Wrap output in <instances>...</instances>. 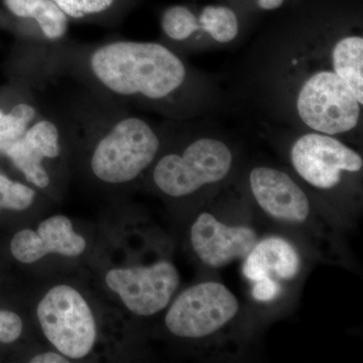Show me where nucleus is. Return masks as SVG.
Wrapping results in <instances>:
<instances>
[{"instance_id":"nucleus-1","label":"nucleus","mask_w":363,"mask_h":363,"mask_svg":"<svg viewBox=\"0 0 363 363\" xmlns=\"http://www.w3.org/2000/svg\"><path fill=\"white\" fill-rule=\"evenodd\" d=\"M91 67L96 77L121 95L140 93L157 99L180 87L185 67L173 52L154 43L118 42L93 54Z\"/></svg>"},{"instance_id":"nucleus-2","label":"nucleus","mask_w":363,"mask_h":363,"mask_svg":"<svg viewBox=\"0 0 363 363\" xmlns=\"http://www.w3.org/2000/svg\"><path fill=\"white\" fill-rule=\"evenodd\" d=\"M233 166L231 150L221 140L201 138L183 155L164 156L157 162L154 181L164 194L186 197L225 179Z\"/></svg>"},{"instance_id":"nucleus-3","label":"nucleus","mask_w":363,"mask_h":363,"mask_svg":"<svg viewBox=\"0 0 363 363\" xmlns=\"http://www.w3.org/2000/svg\"><path fill=\"white\" fill-rule=\"evenodd\" d=\"M240 311V301L225 285L206 281L180 294L169 307L164 323L177 337L203 339L223 330Z\"/></svg>"},{"instance_id":"nucleus-4","label":"nucleus","mask_w":363,"mask_h":363,"mask_svg":"<svg viewBox=\"0 0 363 363\" xmlns=\"http://www.w3.org/2000/svg\"><path fill=\"white\" fill-rule=\"evenodd\" d=\"M37 314L45 337L66 357L79 359L92 350L96 324L89 306L75 289L54 286L40 301Z\"/></svg>"},{"instance_id":"nucleus-5","label":"nucleus","mask_w":363,"mask_h":363,"mask_svg":"<svg viewBox=\"0 0 363 363\" xmlns=\"http://www.w3.org/2000/svg\"><path fill=\"white\" fill-rule=\"evenodd\" d=\"M159 147V138L149 124L142 119H124L98 143L91 168L106 183H126L150 166Z\"/></svg>"},{"instance_id":"nucleus-6","label":"nucleus","mask_w":363,"mask_h":363,"mask_svg":"<svg viewBox=\"0 0 363 363\" xmlns=\"http://www.w3.org/2000/svg\"><path fill=\"white\" fill-rule=\"evenodd\" d=\"M298 112L312 130L334 135L357 125L359 102L348 85L332 72L312 76L301 90Z\"/></svg>"},{"instance_id":"nucleus-7","label":"nucleus","mask_w":363,"mask_h":363,"mask_svg":"<svg viewBox=\"0 0 363 363\" xmlns=\"http://www.w3.org/2000/svg\"><path fill=\"white\" fill-rule=\"evenodd\" d=\"M106 284L131 313L150 317L169 304L180 285V274L172 262L162 260L152 266L111 269Z\"/></svg>"},{"instance_id":"nucleus-8","label":"nucleus","mask_w":363,"mask_h":363,"mask_svg":"<svg viewBox=\"0 0 363 363\" xmlns=\"http://www.w3.org/2000/svg\"><path fill=\"white\" fill-rule=\"evenodd\" d=\"M250 192L271 220L305 230L316 224V210L304 190L285 172L257 167L250 172Z\"/></svg>"},{"instance_id":"nucleus-9","label":"nucleus","mask_w":363,"mask_h":363,"mask_svg":"<svg viewBox=\"0 0 363 363\" xmlns=\"http://www.w3.org/2000/svg\"><path fill=\"white\" fill-rule=\"evenodd\" d=\"M291 160L298 176L319 190L337 187L344 172L357 173L363 167L358 152L340 140L320 133L298 138L291 150Z\"/></svg>"},{"instance_id":"nucleus-10","label":"nucleus","mask_w":363,"mask_h":363,"mask_svg":"<svg viewBox=\"0 0 363 363\" xmlns=\"http://www.w3.org/2000/svg\"><path fill=\"white\" fill-rule=\"evenodd\" d=\"M190 240L202 264L220 269L235 260L245 259L259 240L252 227L226 224L211 212L204 211L191 226Z\"/></svg>"},{"instance_id":"nucleus-11","label":"nucleus","mask_w":363,"mask_h":363,"mask_svg":"<svg viewBox=\"0 0 363 363\" xmlns=\"http://www.w3.org/2000/svg\"><path fill=\"white\" fill-rule=\"evenodd\" d=\"M85 248L84 238L74 231L70 219L64 215L40 222L37 231L23 229L13 236L11 243L13 257L23 264H33L49 253L78 257Z\"/></svg>"},{"instance_id":"nucleus-12","label":"nucleus","mask_w":363,"mask_h":363,"mask_svg":"<svg viewBox=\"0 0 363 363\" xmlns=\"http://www.w3.org/2000/svg\"><path fill=\"white\" fill-rule=\"evenodd\" d=\"M301 269L300 255L295 247L279 236L259 240L243 264V274L253 284L291 281Z\"/></svg>"},{"instance_id":"nucleus-13","label":"nucleus","mask_w":363,"mask_h":363,"mask_svg":"<svg viewBox=\"0 0 363 363\" xmlns=\"http://www.w3.org/2000/svg\"><path fill=\"white\" fill-rule=\"evenodd\" d=\"M60 155L59 133L54 123L40 121L26 130L25 135L6 152L26 180L37 187L47 188L50 178L43 168L45 157L55 159Z\"/></svg>"},{"instance_id":"nucleus-14","label":"nucleus","mask_w":363,"mask_h":363,"mask_svg":"<svg viewBox=\"0 0 363 363\" xmlns=\"http://www.w3.org/2000/svg\"><path fill=\"white\" fill-rule=\"evenodd\" d=\"M14 16L35 18L50 40L61 39L68 28V16L52 0H4Z\"/></svg>"},{"instance_id":"nucleus-15","label":"nucleus","mask_w":363,"mask_h":363,"mask_svg":"<svg viewBox=\"0 0 363 363\" xmlns=\"http://www.w3.org/2000/svg\"><path fill=\"white\" fill-rule=\"evenodd\" d=\"M333 65L336 75L342 79L363 104V39L348 37L341 40L334 48Z\"/></svg>"},{"instance_id":"nucleus-16","label":"nucleus","mask_w":363,"mask_h":363,"mask_svg":"<svg viewBox=\"0 0 363 363\" xmlns=\"http://www.w3.org/2000/svg\"><path fill=\"white\" fill-rule=\"evenodd\" d=\"M35 111L28 104H18L9 112L0 111V152L6 155L9 149L23 138L28 124L35 118Z\"/></svg>"},{"instance_id":"nucleus-17","label":"nucleus","mask_w":363,"mask_h":363,"mask_svg":"<svg viewBox=\"0 0 363 363\" xmlns=\"http://www.w3.org/2000/svg\"><path fill=\"white\" fill-rule=\"evenodd\" d=\"M199 21L204 30L217 42L228 43L238 35V18L228 7L206 6L203 9Z\"/></svg>"},{"instance_id":"nucleus-18","label":"nucleus","mask_w":363,"mask_h":363,"mask_svg":"<svg viewBox=\"0 0 363 363\" xmlns=\"http://www.w3.org/2000/svg\"><path fill=\"white\" fill-rule=\"evenodd\" d=\"M162 26L171 39L183 40L199 28L197 18L187 7H169L162 16Z\"/></svg>"},{"instance_id":"nucleus-19","label":"nucleus","mask_w":363,"mask_h":363,"mask_svg":"<svg viewBox=\"0 0 363 363\" xmlns=\"http://www.w3.org/2000/svg\"><path fill=\"white\" fill-rule=\"evenodd\" d=\"M35 196L33 189L0 174V210H25L32 205Z\"/></svg>"},{"instance_id":"nucleus-20","label":"nucleus","mask_w":363,"mask_h":363,"mask_svg":"<svg viewBox=\"0 0 363 363\" xmlns=\"http://www.w3.org/2000/svg\"><path fill=\"white\" fill-rule=\"evenodd\" d=\"M73 18H81L86 14L99 13L111 6L114 0H52Z\"/></svg>"},{"instance_id":"nucleus-21","label":"nucleus","mask_w":363,"mask_h":363,"mask_svg":"<svg viewBox=\"0 0 363 363\" xmlns=\"http://www.w3.org/2000/svg\"><path fill=\"white\" fill-rule=\"evenodd\" d=\"M23 321L16 313L0 311V342L11 343L20 338Z\"/></svg>"},{"instance_id":"nucleus-22","label":"nucleus","mask_w":363,"mask_h":363,"mask_svg":"<svg viewBox=\"0 0 363 363\" xmlns=\"http://www.w3.org/2000/svg\"><path fill=\"white\" fill-rule=\"evenodd\" d=\"M32 363H68L65 355L62 353L45 352L37 355L30 360Z\"/></svg>"},{"instance_id":"nucleus-23","label":"nucleus","mask_w":363,"mask_h":363,"mask_svg":"<svg viewBox=\"0 0 363 363\" xmlns=\"http://www.w3.org/2000/svg\"><path fill=\"white\" fill-rule=\"evenodd\" d=\"M284 0H259V6L262 9L272 11V9H278L283 4Z\"/></svg>"}]
</instances>
